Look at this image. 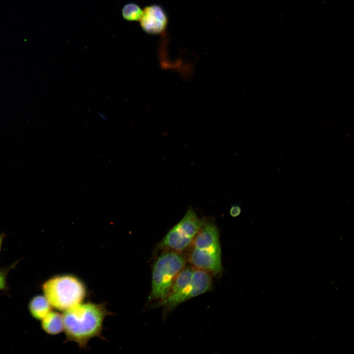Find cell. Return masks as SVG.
<instances>
[{"label":"cell","instance_id":"cell-7","mask_svg":"<svg viewBox=\"0 0 354 354\" xmlns=\"http://www.w3.org/2000/svg\"><path fill=\"white\" fill-rule=\"evenodd\" d=\"M139 21L145 31L155 34L164 31L167 25L168 17L160 6L152 4L147 6L143 10Z\"/></svg>","mask_w":354,"mask_h":354},{"label":"cell","instance_id":"cell-5","mask_svg":"<svg viewBox=\"0 0 354 354\" xmlns=\"http://www.w3.org/2000/svg\"><path fill=\"white\" fill-rule=\"evenodd\" d=\"M204 223L192 208H189L182 218L167 233L159 247L178 252L185 250L191 246Z\"/></svg>","mask_w":354,"mask_h":354},{"label":"cell","instance_id":"cell-1","mask_svg":"<svg viewBox=\"0 0 354 354\" xmlns=\"http://www.w3.org/2000/svg\"><path fill=\"white\" fill-rule=\"evenodd\" d=\"M108 314L103 304L91 302H82L64 311L62 315L66 341L86 348L89 340L101 334Z\"/></svg>","mask_w":354,"mask_h":354},{"label":"cell","instance_id":"cell-4","mask_svg":"<svg viewBox=\"0 0 354 354\" xmlns=\"http://www.w3.org/2000/svg\"><path fill=\"white\" fill-rule=\"evenodd\" d=\"M185 265L184 257L178 252L167 250L157 257L152 267L150 301L161 304Z\"/></svg>","mask_w":354,"mask_h":354},{"label":"cell","instance_id":"cell-10","mask_svg":"<svg viewBox=\"0 0 354 354\" xmlns=\"http://www.w3.org/2000/svg\"><path fill=\"white\" fill-rule=\"evenodd\" d=\"M194 270L193 268L184 267L175 279L168 296L180 290L191 279Z\"/></svg>","mask_w":354,"mask_h":354},{"label":"cell","instance_id":"cell-12","mask_svg":"<svg viewBox=\"0 0 354 354\" xmlns=\"http://www.w3.org/2000/svg\"><path fill=\"white\" fill-rule=\"evenodd\" d=\"M18 261L6 267L0 268V291L7 290V278L9 271L15 267Z\"/></svg>","mask_w":354,"mask_h":354},{"label":"cell","instance_id":"cell-9","mask_svg":"<svg viewBox=\"0 0 354 354\" xmlns=\"http://www.w3.org/2000/svg\"><path fill=\"white\" fill-rule=\"evenodd\" d=\"M28 307L31 316L38 320H41L51 311L52 308L46 297L41 295L32 297Z\"/></svg>","mask_w":354,"mask_h":354},{"label":"cell","instance_id":"cell-8","mask_svg":"<svg viewBox=\"0 0 354 354\" xmlns=\"http://www.w3.org/2000/svg\"><path fill=\"white\" fill-rule=\"evenodd\" d=\"M41 327L47 333L56 335L63 330L62 315L52 310L41 320Z\"/></svg>","mask_w":354,"mask_h":354},{"label":"cell","instance_id":"cell-6","mask_svg":"<svg viewBox=\"0 0 354 354\" xmlns=\"http://www.w3.org/2000/svg\"><path fill=\"white\" fill-rule=\"evenodd\" d=\"M211 287L209 273L204 270L194 268L190 281L179 291L168 295L161 303L168 310L173 309L179 304L209 291Z\"/></svg>","mask_w":354,"mask_h":354},{"label":"cell","instance_id":"cell-3","mask_svg":"<svg viewBox=\"0 0 354 354\" xmlns=\"http://www.w3.org/2000/svg\"><path fill=\"white\" fill-rule=\"evenodd\" d=\"M42 289L51 306L63 312L82 303L87 295L84 283L71 274L54 276L43 284Z\"/></svg>","mask_w":354,"mask_h":354},{"label":"cell","instance_id":"cell-2","mask_svg":"<svg viewBox=\"0 0 354 354\" xmlns=\"http://www.w3.org/2000/svg\"><path fill=\"white\" fill-rule=\"evenodd\" d=\"M190 247L189 261L196 268L214 274L221 272L219 233L215 223L204 221Z\"/></svg>","mask_w":354,"mask_h":354},{"label":"cell","instance_id":"cell-11","mask_svg":"<svg viewBox=\"0 0 354 354\" xmlns=\"http://www.w3.org/2000/svg\"><path fill=\"white\" fill-rule=\"evenodd\" d=\"M143 14V10L137 4L129 3L125 4L122 9V15L129 21H139Z\"/></svg>","mask_w":354,"mask_h":354},{"label":"cell","instance_id":"cell-14","mask_svg":"<svg viewBox=\"0 0 354 354\" xmlns=\"http://www.w3.org/2000/svg\"><path fill=\"white\" fill-rule=\"evenodd\" d=\"M6 235L5 233H0V252L2 244L3 241V239L4 237H5Z\"/></svg>","mask_w":354,"mask_h":354},{"label":"cell","instance_id":"cell-13","mask_svg":"<svg viewBox=\"0 0 354 354\" xmlns=\"http://www.w3.org/2000/svg\"><path fill=\"white\" fill-rule=\"evenodd\" d=\"M241 212L240 208L237 206H233L230 209V214L233 217H236L239 215Z\"/></svg>","mask_w":354,"mask_h":354}]
</instances>
